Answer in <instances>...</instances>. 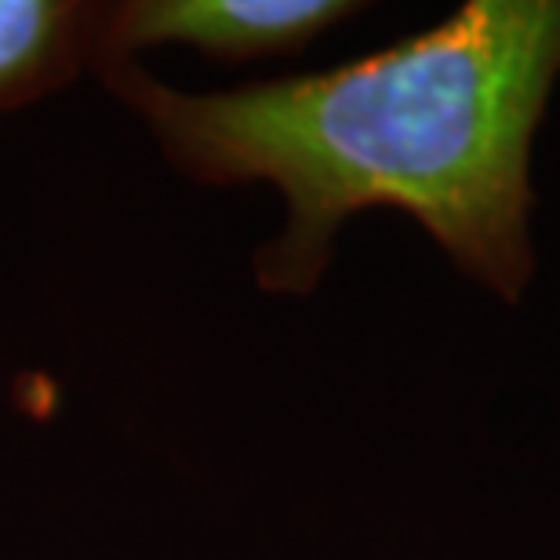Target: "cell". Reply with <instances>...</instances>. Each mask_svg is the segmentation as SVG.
Here are the masks:
<instances>
[{
    "instance_id": "1",
    "label": "cell",
    "mask_w": 560,
    "mask_h": 560,
    "mask_svg": "<svg viewBox=\"0 0 560 560\" xmlns=\"http://www.w3.org/2000/svg\"><path fill=\"white\" fill-rule=\"evenodd\" d=\"M95 81L175 175L273 189L277 230L252 252L262 295H317L342 233L378 208L499 306L539 280L535 145L560 95V0H466L361 59L237 88L197 92L142 62Z\"/></svg>"
},
{
    "instance_id": "2",
    "label": "cell",
    "mask_w": 560,
    "mask_h": 560,
    "mask_svg": "<svg viewBox=\"0 0 560 560\" xmlns=\"http://www.w3.org/2000/svg\"><path fill=\"white\" fill-rule=\"evenodd\" d=\"M364 11L361 0H103L95 77L161 48L215 62L291 59Z\"/></svg>"
},
{
    "instance_id": "3",
    "label": "cell",
    "mask_w": 560,
    "mask_h": 560,
    "mask_svg": "<svg viewBox=\"0 0 560 560\" xmlns=\"http://www.w3.org/2000/svg\"><path fill=\"white\" fill-rule=\"evenodd\" d=\"M103 0H0V117L98 70Z\"/></svg>"
}]
</instances>
